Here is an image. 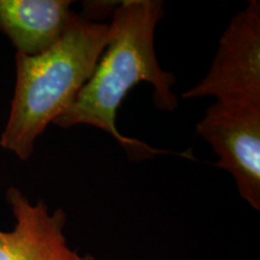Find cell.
Masks as SVG:
<instances>
[{"instance_id":"obj_4","label":"cell","mask_w":260,"mask_h":260,"mask_svg":"<svg viewBox=\"0 0 260 260\" xmlns=\"http://www.w3.org/2000/svg\"><path fill=\"white\" fill-rule=\"evenodd\" d=\"M197 134L233 175L242 199L260 209V105L216 102L197 124Z\"/></svg>"},{"instance_id":"obj_3","label":"cell","mask_w":260,"mask_h":260,"mask_svg":"<svg viewBox=\"0 0 260 260\" xmlns=\"http://www.w3.org/2000/svg\"><path fill=\"white\" fill-rule=\"evenodd\" d=\"M260 105V4L251 0L237 12L219 39L206 76L182 94L184 99Z\"/></svg>"},{"instance_id":"obj_2","label":"cell","mask_w":260,"mask_h":260,"mask_svg":"<svg viewBox=\"0 0 260 260\" xmlns=\"http://www.w3.org/2000/svg\"><path fill=\"white\" fill-rule=\"evenodd\" d=\"M110 39V24L74 14L53 46L37 56L16 53V87L0 146L28 160L35 140L75 102Z\"/></svg>"},{"instance_id":"obj_6","label":"cell","mask_w":260,"mask_h":260,"mask_svg":"<svg viewBox=\"0 0 260 260\" xmlns=\"http://www.w3.org/2000/svg\"><path fill=\"white\" fill-rule=\"evenodd\" d=\"M70 0H0V30L17 53L37 56L53 46L74 12Z\"/></svg>"},{"instance_id":"obj_1","label":"cell","mask_w":260,"mask_h":260,"mask_svg":"<svg viewBox=\"0 0 260 260\" xmlns=\"http://www.w3.org/2000/svg\"><path fill=\"white\" fill-rule=\"evenodd\" d=\"M164 16L160 0H124L112 12L110 39L95 70L75 102L53 124L68 129L90 125L110 134L132 159L157 154H178L190 158V152L174 153L148 146L121 134L116 126L117 112L128 93L138 84L151 83L154 104L174 111L178 99L172 93L175 76L159 64L154 50V31Z\"/></svg>"},{"instance_id":"obj_5","label":"cell","mask_w":260,"mask_h":260,"mask_svg":"<svg viewBox=\"0 0 260 260\" xmlns=\"http://www.w3.org/2000/svg\"><path fill=\"white\" fill-rule=\"evenodd\" d=\"M6 200L16 218L12 232H0V260H94L68 247L64 235L67 216L53 214L42 200L32 205L17 188L6 190Z\"/></svg>"}]
</instances>
